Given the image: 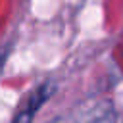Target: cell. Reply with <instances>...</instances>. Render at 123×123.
<instances>
[{"label":"cell","mask_w":123,"mask_h":123,"mask_svg":"<svg viewBox=\"0 0 123 123\" xmlns=\"http://www.w3.org/2000/svg\"><path fill=\"white\" fill-rule=\"evenodd\" d=\"M50 85H40L38 88H35L29 96H27V100L21 104V108H19V111L15 113V117H13V123H31V119H33V115L37 113V110L44 104V100L50 96Z\"/></svg>","instance_id":"obj_1"}]
</instances>
